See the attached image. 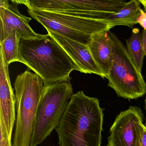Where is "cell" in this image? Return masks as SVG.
Instances as JSON below:
<instances>
[{
  "label": "cell",
  "instance_id": "obj_1",
  "mask_svg": "<svg viewBox=\"0 0 146 146\" xmlns=\"http://www.w3.org/2000/svg\"><path fill=\"white\" fill-rule=\"evenodd\" d=\"M104 110L98 98L73 94L55 129L59 146H101Z\"/></svg>",
  "mask_w": 146,
  "mask_h": 146
},
{
  "label": "cell",
  "instance_id": "obj_2",
  "mask_svg": "<svg viewBox=\"0 0 146 146\" xmlns=\"http://www.w3.org/2000/svg\"><path fill=\"white\" fill-rule=\"evenodd\" d=\"M19 62L38 75L44 86L69 82L71 72L79 69L62 47L48 33L35 38L21 39Z\"/></svg>",
  "mask_w": 146,
  "mask_h": 146
},
{
  "label": "cell",
  "instance_id": "obj_3",
  "mask_svg": "<svg viewBox=\"0 0 146 146\" xmlns=\"http://www.w3.org/2000/svg\"><path fill=\"white\" fill-rule=\"evenodd\" d=\"M14 85L17 117L13 146H30L44 83L27 70L17 76Z\"/></svg>",
  "mask_w": 146,
  "mask_h": 146
},
{
  "label": "cell",
  "instance_id": "obj_4",
  "mask_svg": "<svg viewBox=\"0 0 146 146\" xmlns=\"http://www.w3.org/2000/svg\"><path fill=\"white\" fill-rule=\"evenodd\" d=\"M111 44V59L106 78L108 87L118 96L134 100L146 93V83L141 72L132 61L125 46L113 33L108 31Z\"/></svg>",
  "mask_w": 146,
  "mask_h": 146
},
{
  "label": "cell",
  "instance_id": "obj_5",
  "mask_svg": "<svg viewBox=\"0 0 146 146\" xmlns=\"http://www.w3.org/2000/svg\"><path fill=\"white\" fill-rule=\"evenodd\" d=\"M28 13L47 31L84 45H88L93 36L109 31L105 19L82 17L58 12L48 11L27 7Z\"/></svg>",
  "mask_w": 146,
  "mask_h": 146
},
{
  "label": "cell",
  "instance_id": "obj_6",
  "mask_svg": "<svg viewBox=\"0 0 146 146\" xmlns=\"http://www.w3.org/2000/svg\"><path fill=\"white\" fill-rule=\"evenodd\" d=\"M73 95L72 86L69 82L44 86L30 146L42 143L56 129Z\"/></svg>",
  "mask_w": 146,
  "mask_h": 146
},
{
  "label": "cell",
  "instance_id": "obj_7",
  "mask_svg": "<svg viewBox=\"0 0 146 146\" xmlns=\"http://www.w3.org/2000/svg\"><path fill=\"white\" fill-rule=\"evenodd\" d=\"M27 7L58 12L82 17L105 19L123 8V0H31L16 1Z\"/></svg>",
  "mask_w": 146,
  "mask_h": 146
},
{
  "label": "cell",
  "instance_id": "obj_8",
  "mask_svg": "<svg viewBox=\"0 0 146 146\" xmlns=\"http://www.w3.org/2000/svg\"><path fill=\"white\" fill-rule=\"evenodd\" d=\"M144 115L140 108L131 106L116 117L106 146H139L140 124Z\"/></svg>",
  "mask_w": 146,
  "mask_h": 146
},
{
  "label": "cell",
  "instance_id": "obj_9",
  "mask_svg": "<svg viewBox=\"0 0 146 146\" xmlns=\"http://www.w3.org/2000/svg\"><path fill=\"white\" fill-rule=\"evenodd\" d=\"M9 4L7 0L0 1V42L3 41L12 32L16 31L21 39H29L40 36L29 25L31 18L22 15L18 9L16 1Z\"/></svg>",
  "mask_w": 146,
  "mask_h": 146
},
{
  "label": "cell",
  "instance_id": "obj_10",
  "mask_svg": "<svg viewBox=\"0 0 146 146\" xmlns=\"http://www.w3.org/2000/svg\"><path fill=\"white\" fill-rule=\"evenodd\" d=\"M0 54V121L5 124L9 139L11 141L16 121V96L10 81L8 66L5 63L1 52Z\"/></svg>",
  "mask_w": 146,
  "mask_h": 146
},
{
  "label": "cell",
  "instance_id": "obj_11",
  "mask_svg": "<svg viewBox=\"0 0 146 146\" xmlns=\"http://www.w3.org/2000/svg\"><path fill=\"white\" fill-rule=\"evenodd\" d=\"M54 39L62 47L76 64L79 72L85 74H94L106 78L94 60L88 46L47 31Z\"/></svg>",
  "mask_w": 146,
  "mask_h": 146
},
{
  "label": "cell",
  "instance_id": "obj_12",
  "mask_svg": "<svg viewBox=\"0 0 146 146\" xmlns=\"http://www.w3.org/2000/svg\"><path fill=\"white\" fill-rule=\"evenodd\" d=\"M108 31L93 36L87 45L94 60L106 78L109 72L112 53Z\"/></svg>",
  "mask_w": 146,
  "mask_h": 146
},
{
  "label": "cell",
  "instance_id": "obj_13",
  "mask_svg": "<svg viewBox=\"0 0 146 146\" xmlns=\"http://www.w3.org/2000/svg\"><path fill=\"white\" fill-rule=\"evenodd\" d=\"M141 5L139 0H131L117 12L105 19L111 29L116 26H125L133 28L137 24L140 16Z\"/></svg>",
  "mask_w": 146,
  "mask_h": 146
},
{
  "label": "cell",
  "instance_id": "obj_14",
  "mask_svg": "<svg viewBox=\"0 0 146 146\" xmlns=\"http://www.w3.org/2000/svg\"><path fill=\"white\" fill-rule=\"evenodd\" d=\"M126 49L131 58L139 71L141 72L145 53L141 35L137 28L132 30L131 35L126 40Z\"/></svg>",
  "mask_w": 146,
  "mask_h": 146
},
{
  "label": "cell",
  "instance_id": "obj_15",
  "mask_svg": "<svg viewBox=\"0 0 146 146\" xmlns=\"http://www.w3.org/2000/svg\"><path fill=\"white\" fill-rule=\"evenodd\" d=\"M21 37L16 32H12L3 41L0 42L1 49L6 64L9 65L13 62H19V45Z\"/></svg>",
  "mask_w": 146,
  "mask_h": 146
},
{
  "label": "cell",
  "instance_id": "obj_16",
  "mask_svg": "<svg viewBox=\"0 0 146 146\" xmlns=\"http://www.w3.org/2000/svg\"><path fill=\"white\" fill-rule=\"evenodd\" d=\"M139 146H146V126L141 122L140 124Z\"/></svg>",
  "mask_w": 146,
  "mask_h": 146
},
{
  "label": "cell",
  "instance_id": "obj_17",
  "mask_svg": "<svg viewBox=\"0 0 146 146\" xmlns=\"http://www.w3.org/2000/svg\"><path fill=\"white\" fill-rule=\"evenodd\" d=\"M140 16L137 19V23L143 28V30L146 31V13L142 9H141Z\"/></svg>",
  "mask_w": 146,
  "mask_h": 146
},
{
  "label": "cell",
  "instance_id": "obj_18",
  "mask_svg": "<svg viewBox=\"0 0 146 146\" xmlns=\"http://www.w3.org/2000/svg\"><path fill=\"white\" fill-rule=\"evenodd\" d=\"M142 40L143 45V50H144L145 55L146 56V31L143 30L142 31Z\"/></svg>",
  "mask_w": 146,
  "mask_h": 146
},
{
  "label": "cell",
  "instance_id": "obj_19",
  "mask_svg": "<svg viewBox=\"0 0 146 146\" xmlns=\"http://www.w3.org/2000/svg\"><path fill=\"white\" fill-rule=\"evenodd\" d=\"M141 5H142L144 8V11L146 13V0H139Z\"/></svg>",
  "mask_w": 146,
  "mask_h": 146
},
{
  "label": "cell",
  "instance_id": "obj_20",
  "mask_svg": "<svg viewBox=\"0 0 146 146\" xmlns=\"http://www.w3.org/2000/svg\"><path fill=\"white\" fill-rule=\"evenodd\" d=\"M13 146L12 145V143H7V144H6L5 146Z\"/></svg>",
  "mask_w": 146,
  "mask_h": 146
},
{
  "label": "cell",
  "instance_id": "obj_21",
  "mask_svg": "<svg viewBox=\"0 0 146 146\" xmlns=\"http://www.w3.org/2000/svg\"><path fill=\"white\" fill-rule=\"evenodd\" d=\"M145 111H146V99H145Z\"/></svg>",
  "mask_w": 146,
  "mask_h": 146
},
{
  "label": "cell",
  "instance_id": "obj_22",
  "mask_svg": "<svg viewBox=\"0 0 146 146\" xmlns=\"http://www.w3.org/2000/svg\"><path fill=\"white\" fill-rule=\"evenodd\" d=\"M145 126H146V124H145Z\"/></svg>",
  "mask_w": 146,
  "mask_h": 146
}]
</instances>
